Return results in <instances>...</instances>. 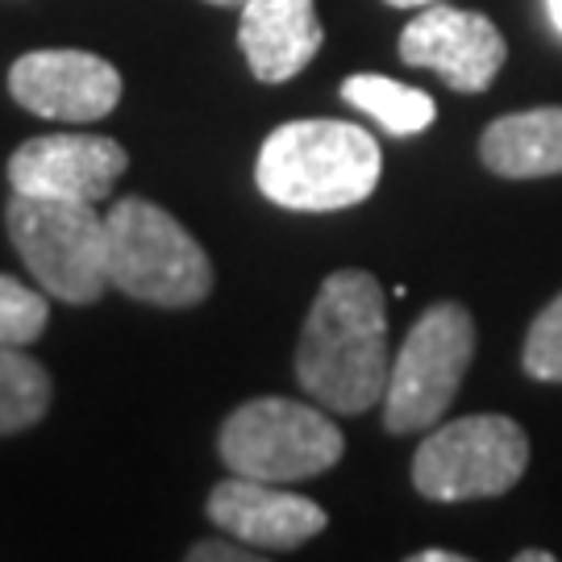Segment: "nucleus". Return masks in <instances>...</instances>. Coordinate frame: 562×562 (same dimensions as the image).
Masks as SVG:
<instances>
[{
    "mask_svg": "<svg viewBox=\"0 0 562 562\" xmlns=\"http://www.w3.org/2000/svg\"><path fill=\"white\" fill-rule=\"evenodd\" d=\"M392 375L387 350V304L383 288L367 271H334L322 283L317 301L296 346V380L329 413L359 417L383 404Z\"/></svg>",
    "mask_w": 562,
    "mask_h": 562,
    "instance_id": "1",
    "label": "nucleus"
},
{
    "mask_svg": "<svg viewBox=\"0 0 562 562\" xmlns=\"http://www.w3.org/2000/svg\"><path fill=\"white\" fill-rule=\"evenodd\" d=\"M383 171L380 142L355 121H288L255 162L259 192L292 213H338L362 204Z\"/></svg>",
    "mask_w": 562,
    "mask_h": 562,
    "instance_id": "2",
    "label": "nucleus"
},
{
    "mask_svg": "<svg viewBox=\"0 0 562 562\" xmlns=\"http://www.w3.org/2000/svg\"><path fill=\"white\" fill-rule=\"evenodd\" d=\"M109 225V288L162 308H188L213 292L204 246L159 204L125 196L104 213Z\"/></svg>",
    "mask_w": 562,
    "mask_h": 562,
    "instance_id": "3",
    "label": "nucleus"
},
{
    "mask_svg": "<svg viewBox=\"0 0 562 562\" xmlns=\"http://www.w3.org/2000/svg\"><path fill=\"white\" fill-rule=\"evenodd\" d=\"M9 238L30 276L67 304H92L109 288V225L97 204L13 192L4 209Z\"/></svg>",
    "mask_w": 562,
    "mask_h": 562,
    "instance_id": "4",
    "label": "nucleus"
},
{
    "mask_svg": "<svg viewBox=\"0 0 562 562\" xmlns=\"http://www.w3.org/2000/svg\"><path fill=\"white\" fill-rule=\"evenodd\" d=\"M217 450L234 475L296 483L329 471L341 459L346 438L313 404L259 396V401H246L225 417Z\"/></svg>",
    "mask_w": 562,
    "mask_h": 562,
    "instance_id": "5",
    "label": "nucleus"
},
{
    "mask_svg": "<svg viewBox=\"0 0 562 562\" xmlns=\"http://www.w3.org/2000/svg\"><path fill=\"white\" fill-rule=\"evenodd\" d=\"M475 359V322L454 301L425 308L392 359L383 392L387 434H422L438 425L450 401L459 396L462 375Z\"/></svg>",
    "mask_w": 562,
    "mask_h": 562,
    "instance_id": "6",
    "label": "nucleus"
},
{
    "mask_svg": "<svg viewBox=\"0 0 562 562\" xmlns=\"http://www.w3.org/2000/svg\"><path fill=\"white\" fill-rule=\"evenodd\" d=\"M529 467V438L517 422L480 413L438 425L413 459V483L425 501L459 504L513 492Z\"/></svg>",
    "mask_w": 562,
    "mask_h": 562,
    "instance_id": "7",
    "label": "nucleus"
},
{
    "mask_svg": "<svg viewBox=\"0 0 562 562\" xmlns=\"http://www.w3.org/2000/svg\"><path fill=\"white\" fill-rule=\"evenodd\" d=\"M401 59L408 67L438 71L454 92H483L501 76L508 46L504 34L475 9L425 4L417 18L404 25Z\"/></svg>",
    "mask_w": 562,
    "mask_h": 562,
    "instance_id": "8",
    "label": "nucleus"
},
{
    "mask_svg": "<svg viewBox=\"0 0 562 562\" xmlns=\"http://www.w3.org/2000/svg\"><path fill=\"white\" fill-rule=\"evenodd\" d=\"M130 167L125 146L97 134H46L21 142L9 159V183L25 196L101 204Z\"/></svg>",
    "mask_w": 562,
    "mask_h": 562,
    "instance_id": "9",
    "label": "nucleus"
},
{
    "mask_svg": "<svg viewBox=\"0 0 562 562\" xmlns=\"http://www.w3.org/2000/svg\"><path fill=\"white\" fill-rule=\"evenodd\" d=\"M21 109L50 121H97L121 101L117 67L88 50H30L9 71Z\"/></svg>",
    "mask_w": 562,
    "mask_h": 562,
    "instance_id": "10",
    "label": "nucleus"
},
{
    "mask_svg": "<svg viewBox=\"0 0 562 562\" xmlns=\"http://www.w3.org/2000/svg\"><path fill=\"white\" fill-rule=\"evenodd\" d=\"M209 521L225 538L267 550H292V546L317 538L325 529V508L301 492H283L267 480H225L209 496Z\"/></svg>",
    "mask_w": 562,
    "mask_h": 562,
    "instance_id": "11",
    "label": "nucleus"
},
{
    "mask_svg": "<svg viewBox=\"0 0 562 562\" xmlns=\"http://www.w3.org/2000/svg\"><path fill=\"white\" fill-rule=\"evenodd\" d=\"M238 46L255 80L283 83L317 59L325 42L317 0H241Z\"/></svg>",
    "mask_w": 562,
    "mask_h": 562,
    "instance_id": "12",
    "label": "nucleus"
},
{
    "mask_svg": "<svg viewBox=\"0 0 562 562\" xmlns=\"http://www.w3.org/2000/svg\"><path fill=\"white\" fill-rule=\"evenodd\" d=\"M480 159L501 180L562 176V109H525L492 121L480 138Z\"/></svg>",
    "mask_w": 562,
    "mask_h": 562,
    "instance_id": "13",
    "label": "nucleus"
},
{
    "mask_svg": "<svg viewBox=\"0 0 562 562\" xmlns=\"http://www.w3.org/2000/svg\"><path fill=\"white\" fill-rule=\"evenodd\" d=\"M341 101L355 104L371 121H380L383 130L396 134V138H413V134L429 130L438 117V104L429 92L387 80V76H371V71L346 76L341 80Z\"/></svg>",
    "mask_w": 562,
    "mask_h": 562,
    "instance_id": "14",
    "label": "nucleus"
},
{
    "mask_svg": "<svg viewBox=\"0 0 562 562\" xmlns=\"http://www.w3.org/2000/svg\"><path fill=\"white\" fill-rule=\"evenodd\" d=\"M50 408V375L18 346H0V438L38 425Z\"/></svg>",
    "mask_w": 562,
    "mask_h": 562,
    "instance_id": "15",
    "label": "nucleus"
},
{
    "mask_svg": "<svg viewBox=\"0 0 562 562\" xmlns=\"http://www.w3.org/2000/svg\"><path fill=\"white\" fill-rule=\"evenodd\" d=\"M46 296L30 283L0 276V346H30L46 329Z\"/></svg>",
    "mask_w": 562,
    "mask_h": 562,
    "instance_id": "16",
    "label": "nucleus"
},
{
    "mask_svg": "<svg viewBox=\"0 0 562 562\" xmlns=\"http://www.w3.org/2000/svg\"><path fill=\"white\" fill-rule=\"evenodd\" d=\"M521 367L529 380L562 383V292L538 313V322L529 325Z\"/></svg>",
    "mask_w": 562,
    "mask_h": 562,
    "instance_id": "17",
    "label": "nucleus"
},
{
    "mask_svg": "<svg viewBox=\"0 0 562 562\" xmlns=\"http://www.w3.org/2000/svg\"><path fill=\"white\" fill-rule=\"evenodd\" d=\"M188 559L192 562H255L259 550H241V546H229V542H196L188 550Z\"/></svg>",
    "mask_w": 562,
    "mask_h": 562,
    "instance_id": "18",
    "label": "nucleus"
},
{
    "mask_svg": "<svg viewBox=\"0 0 562 562\" xmlns=\"http://www.w3.org/2000/svg\"><path fill=\"white\" fill-rule=\"evenodd\" d=\"M413 562H462V554H454V550H422V554H413Z\"/></svg>",
    "mask_w": 562,
    "mask_h": 562,
    "instance_id": "19",
    "label": "nucleus"
},
{
    "mask_svg": "<svg viewBox=\"0 0 562 562\" xmlns=\"http://www.w3.org/2000/svg\"><path fill=\"white\" fill-rule=\"evenodd\" d=\"M546 13H550V21H554V30L562 34V0H546Z\"/></svg>",
    "mask_w": 562,
    "mask_h": 562,
    "instance_id": "20",
    "label": "nucleus"
},
{
    "mask_svg": "<svg viewBox=\"0 0 562 562\" xmlns=\"http://www.w3.org/2000/svg\"><path fill=\"white\" fill-rule=\"evenodd\" d=\"M392 9H425V4H438V0H383Z\"/></svg>",
    "mask_w": 562,
    "mask_h": 562,
    "instance_id": "21",
    "label": "nucleus"
},
{
    "mask_svg": "<svg viewBox=\"0 0 562 562\" xmlns=\"http://www.w3.org/2000/svg\"><path fill=\"white\" fill-rule=\"evenodd\" d=\"M554 554H546V550H521L517 554V562H550Z\"/></svg>",
    "mask_w": 562,
    "mask_h": 562,
    "instance_id": "22",
    "label": "nucleus"
},
{
    "mask_svg": "<svg viewBox=\"0 0 562 562\" xmlns=\"http://www.w3.org/2000/svg\"><path fill=\"white\" fill-rule=\"evenodd\" d=\"M209 4H222V9H229V4H241V0H209Z\"/></svg>",
    "mask_w": 562,
    "mask_h": 562,
    "instance_id": "23",
    "label": "nucleus"
}]
</instances>
